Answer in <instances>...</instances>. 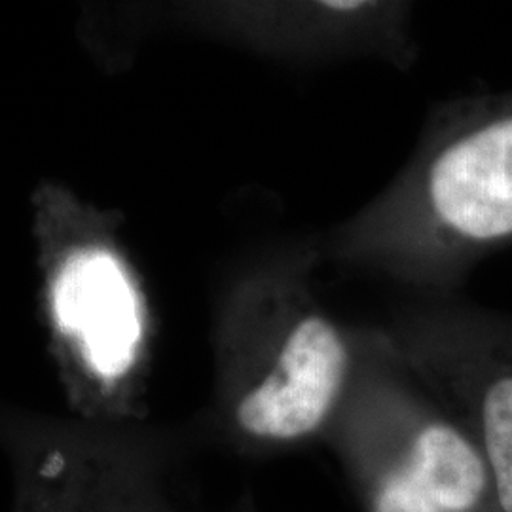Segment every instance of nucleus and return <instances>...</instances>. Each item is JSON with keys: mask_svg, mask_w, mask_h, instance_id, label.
I'll return each instance as SVG.
<instances>
[{"mask_svg": "<svg viewBox=\"0 0 512 512\" xmlns=\"http://www.w3.org/2000/svg\"><path fill=\"white\" fill-rule=\"evenodd\" d=\"M12 512H181L167 490L173 444L143 425L12 418L0 423Z\"/></svg>", "mask_w": 512, "mask_h": 512, "instance_id": "obj_5", "label": "nucleus"}, {"mask_svg": "<svg viewBox=\"0 0 512 512\" xmlns=\"http://www.w3.org/2000/svg\"><path fill=\"white\" fill-rule=\"evenodd\" d=\"M181 18L198 33L287 63L361 57L410 69L418 57L408 2H213L186 4Z\"/></svg>", "mask_w": 512, "mask_h": 512, "instance_id": "obj_7", "label": "nucleus"}, {"mask_svg": "<svg viewBox=\"0 0 512 512\" xmlns=\"http://www.w3.org/2000/svg\"><path fill=\"white\" fill-rule=\"evenodd\" d=\"M421 384L469 431L512 512V319L437 298L380 327Z\"/></svg>", "mask_w": 512, "mask_h": 512, "instance_id": "obj_6", "label": "nucleus"}, {"mask_svg": "<svg viewBox=\"0 0 512 512\" xmlns=\"http://www.w3.org/2000/svg\"><path fill=\"white\" fill-rule=\"evenodd\" d=\"M31 211L42 325L74 420L147 423L156 315L120 215L55 181Z\"/></svg>", "mask_w": 512, "mask_h": 512, "instance_id": "obj_3", "label": "nucleus"}, {"mask_svg": "<svg viewBox=\"0 0 512 512\" xmlns=\"http://www.w3.org/2000/svg\"><path fill=\"white\" fill-rule=\"evenodd\" d=\"M323 440L365 512H503L475 439L389 344L357 332V365Z\"/></svg>", "mask_w": 512, "mask_h": 512, "instance_id": "obj_4", "label": "nucleus"}, {"mask_svg": "<svg viewBox=\"0 0 512 512\" xmlns=\"http://www.w3.org/2000/svg\"><path fill=\"white\" fill-rule=\"evenodd\" d=\"M311 249L247 266L220 298L213 325V431L245 456L323 440L357 365V327L315 291Z\"/></svg>", "mask_w": 512, "mask_h": 512, "instance_id": "obj_2", "label": "nucleus"}, {"mask_svg": "<svg viewBox=\"0 0 512 512\" xmlns=\"http://www.w3.org/2000/svg\"><path fill=\"white\" fill-rule=\"evenodd\" d=\"M512 245V90L431 110L410 160L330 232V258L450 298L476 264Z\"/></svg>", "mask_w": 512, "mask_h": 512, "instance_id": "obj_1", "label": "nucleus"}]
</instances>
